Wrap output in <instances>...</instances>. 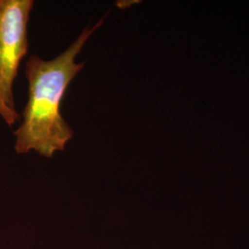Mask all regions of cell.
Returning a JSON list of instances; mask_svg holds the SVG:
<instances>
[{
	"instance_id": "6da1fadb",
	"label": "cell",
	"mask_w": 249,
	"mask_h": 249,
	"mask_svg": "<svg viewBox=\"0 0 249 249\" xmlns=\"http://www.w3.org/2000/svg\"><path fill=\"white\" fill-rule=\"evenodd\" d=\"M103 22L104 18L91 28L86 27L67 50L52 60L46 61L36 54L28 59L29 98L23 120L15 131V151L18 154L34 151L51 158L54 152L64 151L71 140V127L60 113L61 102L68 86L85 65L76 62V56Z\"/></svg>"
},
{
	"instance_id": "7a4b0ae2",
	"label": "cell",
	"mask_w": 249,
	"mask_h": 249,
	"mask_svg": "<svg viewBox=\"0 0 249 249\" xmlns=\"http://www.w3.org/2000/svg\"><path fill=\"white\" fill-rule=\"evenodd\" d=\"M32 0H0V99L15 110L13 83L28 52V22Z\"/></svg>"
},
{
	"instance_id": "3957f363",
	"label": "cell",
	"mask_w": 249,
	"mask_h": 249,
	"mask_svg": "<svg viewBox=\"0 0 249 249\" xmlns=\"http://www.w3.org/2000/svg\"><path fill=\"white\" fill-rule=\"evenodd\" d=\"M0 116H2V118L9 125L15 124L19 118L16 110H12L9 108L3 103L1 99H0Z\"/></svg>"
}]
</instances>
